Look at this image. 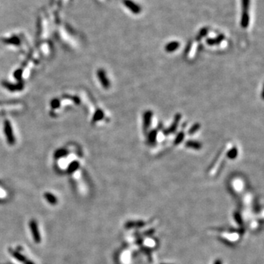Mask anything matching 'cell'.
I'll return each mask as SVG.
<instances>
[{
	"label": "cell",
	"instance_id": "obj_1",
	"mask_svg": "<svg viewBox=\"0 0 264 264\" xmlns=\"http://www.w3.org/2000/svg\"><path fill=\"white\" fill-rule=\"evenodd\" d=\"M123 4H125L126 7H127L129 10H130L132 11V13L134 14H140L142 11V8L140 7V6L139 4H137V3H135L134 1H133L132 0H123Z\"/></svg>",
	"mask_w": 264,
	"mask_h": 264
},
{
	"label": "cell",
	"instance_id": "obj_3",
	"mask_svg": "<svg viewBox=\"0 0 264 264\" xmlns=\"http://www.w3.org/2000/svg\"><path fill=\"white\" fill-rule=\"evenodd\" d=\"M250 14L249 13H241V26L243 28H247L250 24Z\"/></svg>",
	"mask_w": 264,
	"mask_h": 264
},
{
	"label": "cell",
	"instance_id": "obj_2",
	"mask_svg": "<svg viewBox=\"0 0 264 264\" xmlns=\"http://www.w3.org/2000/svg\"><path fill=\"white\" fill-rule=\"evenodd\" d=\"M180 46V43L178 41H173L170 42V43H167L165 46V50L167 52H175L176 50H177L178 49Z\"/></svg>",
	"mask_w": 264,
	"mask_h": 264
},
{
	"label": "cell",
	"instance_id": "obj_8",
	"mask_svg": "<svg viewBox=\"0 0 264 264\" xmlns=\"http://www.w3.org/2000/svg\"><path fill=\"white\" fill-rule=\"evenodd\" d=\"M31 227H32V232H33V234H34L35 238L37 240V241H39V236H38V232H37V226H36V224H35V222H33L31 223Z\"/></svg>",
	"mask_w": 264,
	"mask_h": 264
},
{
	"label": "cell",
	"instance_id": "obj_12",
	"mask_svg": "<svg viewBox=\"0 0 264 264\" xmlns=\"http://www.w3.org/2000/svg\"><path fill=\"white\" fill-rule=\"evenodd\" d=\"M234 218H235V219H236V221L237 222L238 224H239V225H241V226L243 225L242 219H241V216H240L239 214H237V213H236V214H234Z\"/></svg>",
	"mask_w": 264,
	"mask_h": 264
},
{
	"label": "cell",
	"instance_id": "obj_11",
	"mask_svg": "<svg viewBox=\"0 0 264 264\" xmlns=\"http://www.w3.org/2000/svg\"><path fill=\"white\" fill-rule=\"evenodd\" d=\"M208 31H209V30H208L207 28L202 29L200 31V32H199V35H198L199 38L201 39L202 37H204V36H206V34L208 33Z\"/></svg>",
	"mask_w": 264,
	"mask_h": 264
},
{
	"label": "cell",
	"instance_id": "obj_4",
	"mask_svg": "<svg viewBox=\"0 0 264 264\" xmlns=\"http://www.w3.org/2000/svg\"><path fill=\"white\" fill-rule=\"evenodd\" d=\"M145 224V222L142 221H132V222H129L126 223V227H129V228H132V227H142Z\"/></svg>",
	"mask_w": 264,
	"mask_h": 264
},
{
	"label": "cell",
	"instance_id": "obj_15",
	"mask_svg": "<svg viewBox=\"0 0 264 264\" xmlns=\"http://www.w3.org/2000/svg\"><path fill=\"white\" fill-rule=\"evenodd\" d=\"M161 264H164V263H161Z\"/></svg>",
	"mask_w": 264,
	"mask_h": 264
},
{
	"label": "cell",
	"instance_id": "obj_9",
	"mask_svg": "<svg viewBox=\"0 0 264 264\" xmlns=\"http://www.w3.org/2000/svg\"><path fill=\"white\" fill-rule=\"evenodd\" d=\"M187 146H188L189 147H192L194 149H200L201 147V145L200 143L197 142H188L186 144Z\"/></svg>",
	"mask_w": 264,
	"mask_h": 264
},
{
	"label": "cell",
	"instance_id": "obj_10",
	"mask_svg": "<svg viewBox=\"0 0 264 264\" xmlns=\"http://www.w3.org/2000/svg\"><path fill=\"white\" fill-rule=\"evenodd\" d=\"M237 155H238V151L237 150H236V148L232 149V150H230V152H228V153H227V156H228L230 158H232V159L236 158V156H237Z\"/></svg>",
	"mask_w": 264,
	"mask_h": 264
},
{
	"label": "cell",
	"instance_id": "obj_7",
	"mask_svg": "<svg viewBox=\"0 0 264 264\" xmlns=\"http://www.w3.org/2000/svg\"><path fill=\"white\" fill-rule=\"evenodd\" d=\"M150 120H151V112L147 111L145 114L144 116V126L145 128H148L150 125Z\"/></svg>",
	"mask_w": 264,
	"mask_h": 264
},
{
	"label": "cell",
	"instance_id": "obj_14",
	"mask_svg": "<svg viewBox=\"0 0 264 264\" xmlns=\"http://www.w3.org/2000/svg\"><path fill=\"white\" fill-rule=\"evenodd\" d=\"M214 264H222V261L220 260H216L215 263Z\"/></svg>",
	"mask_w": 264,
	"mask_h": 264
},
{
	"label": "cell",
	"instance_id": "obj_5",
	"mask_svg": "<svg viewBox=\"0 0 264 264\" xmlns=\"http://www.w3.org/2000/svg\"><path fill=\"white\" fill-rule=\"evenodd\" d=\"M224 38V35H220L218 36V37H217V38H214H214H209V39H207L206 42H207L208 44H209V45L218 44V43H219L220 42H221L222 40Z\"/></svg>",
	"mask_w": 264,
	"mask_h": 264
},
{
	"label": "cell",
	"instance_id": "obj_6",
	"mask_svg": "<svg viewBox=\"0 0 264 264\" xmlns=\"http://www.w3.org/2000/svg\"><path fill=\"white\" fill-rule=\"evenodd\" d=\"M242 13H249L250 5V0H241Z\"/></svg>",
	"mask_w": 264,
	"mask_h": 264
},
{
	"label": "cell",
	"instance_id": "obj_13",
	"mask_svg": "<svg viewBox=\"0 0 264 264\" xmlns=\"http://www.w3.org/2000/svg\"><path fill=\"white\" fill-rule=\"evenodd\" d=\"M183 133H182V134H179L178 137V139L176 140V143H179L182 140H183Z\"/></svg>",
	"mask_w": 264,
	"mask_h": 264
}]
</instances>
